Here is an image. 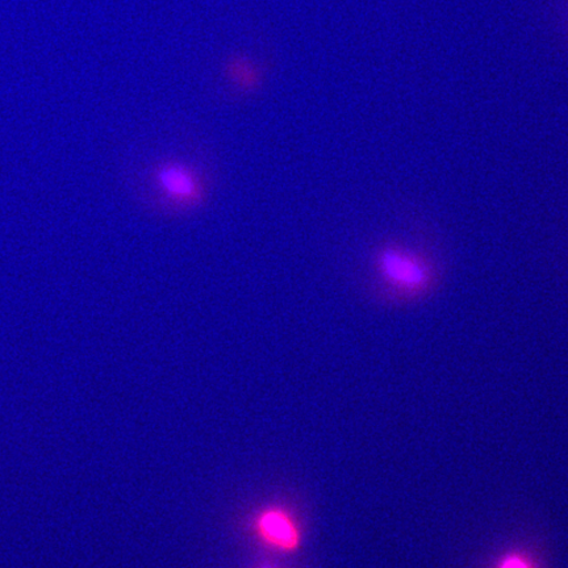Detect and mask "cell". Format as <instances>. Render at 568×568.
Returning a JSON list of instances; mask_svg holds the SVG:
<instances>
[{
    "label": "cell",
    "instance_id": "6da1fadb",
    "mask_svg": "<svg viewBox=\"0 0 568 568\" xmlns=\"http://www.w3.org/2000/svg\"><path fill=\"white\" fill-rule=\"evenodd\" d=\"M372 268L379 295L389 305L423 303L443 281V268L435 255L402 240L383 241L376 246Z\"/></svg>",
    "mask_w": 568,
    "mask_h": 568
},
{
    "label": "cell",
    "instance_id": "7a4b0ae2",
    "mask_svg": "<svg viewBox=\"0 0 568 568\" xmlns=\"http://www.w3.org/2000/svg\"><path fill=\"white\" fill-rule=\"evenodd\" d=\"M152 182L159 194L175 210L193 211L207 202V182L201 172L187 162H160L153 169Z\"/></svg>",
    "mask_w": 568,
    "mask_h": 568
},
{
    "label": "cell",
    "instance_id": "3957f363",
    "mask_svg": "<svg viewBox=\"0 0 568 568\" xmlns=\"http://www.w3.org/2000/svg\"><path fill=\"white\" fill-rule=\"evenodd\" d=\"M254 535L266 548L295 552L302 546V530L295 517L282 507H267L254 517Z\"/></svg>",
    "mask_w": 568,
    "mask_h": 568
},
{
    "label": "cell",
    "instance_id": "277c9868",
    "mask_svg": "<svg viewBox=\"0 0 568 568\" xmlns=\"http://www.w3.org/2000/svg\"><path fill=\"white\" fill-rule=\"evenodd\" d=\"M493 568H539V565L528 550L510 549L496 558Z\"/></svg>",
    "mask_w": 568,
    "mask_h": 568
},
{
    "label": "cell",
    "instance_id": "5b68a950",
    "mask_svg": "<svg viewBox=\"0 0 568 568\" xmlns=\"http://www.w3.org/2000/svg\"><path fill=\"white\" fill-rule=\"evenodd\" d=\"M262 568H275V567H268V566H265V567H262Z\"/></svg>",
    "mask_w": 568,
    "mask_h": 568
}]
</instances>
